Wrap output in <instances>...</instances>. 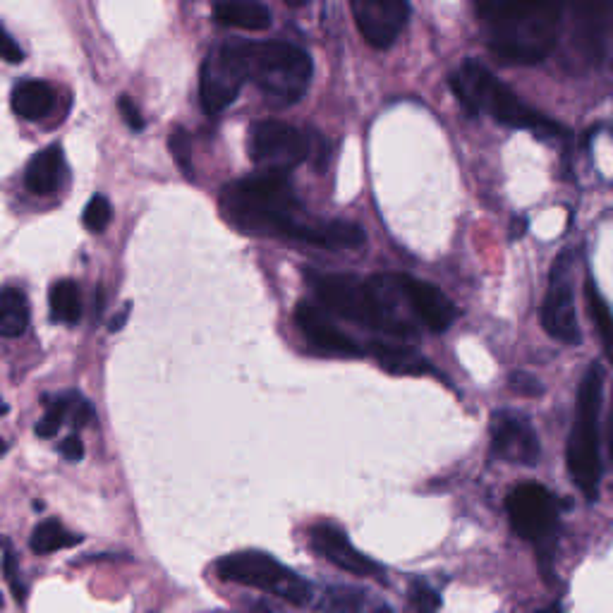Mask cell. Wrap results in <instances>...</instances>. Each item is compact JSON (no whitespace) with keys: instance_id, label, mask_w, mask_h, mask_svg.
Wrapping results in <instances>:
<instances>
[{"instance_id":"obj_24","label":"cell","mask_w":613,"mask_h":613,"mask_svg":"<svg viewBox=\"0 0 613 613\" xmlns=\"http://www.w3.org/2000/svg\"><path fill=\"white\" fill-rule=\"evenodd\" d=\"M48 307H51V319L56 324L72 326L82 319V293L80 285L70 278L51 285L48 293Z\"/></svg>"},{"instance_id":"obj_35","label":"cell","mask_w":613,"mask_h":613,"mask_svg":"<svg viewBox=\"0 0 613 613\" xmlns=\"http://www.w3.org/2000/svg\"><path fill=\"white\" fill-rule=\"evenodd\" d=\"M60 455H63L65 460H70V463H77V460L84 458V443L77 434H70L68 439H63L60 443Z\"/></svg>"},{"instance_id":"obj_2","label":"cell","mask_w":613,"mask_h":613,"mask_svg":"<svg viewBox=\"0 0 613 613\" xmlns=\"http://www.w3.org/2000/svg\"><path fill=\"white\" fill-rule=\"evenodd\" d=\"M221 206L228 221L245 233L305 240L309 223L300 221V202L288 175L259 173L233 182L223 190Z\"/></svg>"},{"instance_id":"obj_15","label":"cell","mask_w":613,"mask_h":613,"mask_svg":"<svg viewBox=\"0 0 613 613\" xmlns=\"http://www.w3.org/2000/svg\"><path fill=\"white\" fill-rule=\"evenodd\" d=\"M309 544H312L314 554L326 558L333 566L357 575V578H381V575H384L381 563H376L369 556H364L362 551H357L341 527L314 525L312 530H309Z\"/></svg>"},{"instance_id":"obj_41","label":"cell","mask_w":613,"mask_h":613,"mask_svg":"<svg viewBox=\"0 0 613 613\" xmlns=\"http://www.w3.org/2000/svg\"><path fill=\"white\" fill-rule=\"evenodd\" d=\"M611 434H609V451H611V460H613V408H611V424H609Z\"/></svg>"},{"instance_id":"obj_12","label":"cell","mask_w":613,"mask_h":613,"mask_svg":"<svg viewBox=\"0 0 613 613\" xmlns=\"http://www.w3.org/2000/svg\"><path fill=\"white\" fill-rule=\"evenodd\" d=\"M568 266L570 252L558 254L554 271H551V285L546 290L544 305H542V326L551 338L558 343L578 345L582 341L578 319H575V302L573 290L568 281Z\"/></svg>"},{"instance_id":"obj_19","label":"cell","mask_w":613,"mask_h":613,"mask_svg":"<svg viewBox=\"0 0 613 613\" xmlns=\"http://www.w3.org/2000/svg\"><path fill=\"white\" fill-rule=\"evenodd\" d=\"M10 106L22 120H44L56 108V91L46 82L24 80L12 89Z\"/></svg>"},{"instance_id":"obj_32","label":"cell","mask_w":613,"mask_h":613,"mask_svg":"<svg viewBox=\"0 0 613 613\" xmlns=\"http://www.w3.org/2000/svg\"><path fill=\"white\" fill-rule=\"evenodd\" d=\"M508 386H511L515 393H520V396H530V398H539L544 393L542 381H539L537 376L525 372H515L511 376V381H508Z\"/></svg>"},{"instance_id":"obj_31","label":"cell","mask_w":613,"mask_h":613,"mask_svg":"<svg viewBox=\"0 0 613 613\" xmlns=\"http://www.w3.org/2000/svg\"><path fill=\"white\" fill-rule=\"evenodd\" d=\"M68 420L75 429H82L94 422V408H91L89 400L82 398L77 391L68 393Z\"/></svg>"},{"instance_id":"obj_4","label":"cell","mask_w":613,"mask_h":613,"mask_svg":"<svg viewBox=\"0 0 613 613\" xmlns=\"http://www.w3.org/2000/svg\"><path fill=\"white\" fill-rule=\"evenodd\" d=\"M247 80L257 84L276 108L293 106L305 96L312 80V58L285 41H238Z\"/></svg>"},{"instance_id":"obj_22","label":"cell","mask_w":613,"mask_h":613,"mask_svg":"<svg viewBox=\"0 0 613 613\" xmlns=\"http://www.w3.org/2000/svg\"><path fill=\"white\" fill-rule=\"evenodd\" d=\"M305 242L326 250H355L364 245V230L348 221L317 223V226H307Z\"/></svg>"},{"instance_id":"obj_36","label":"cell","mask_w":613,"mask_h":613,"mask_svg":"<svg viewBox=\"0 0 613 613\" xmlns=\"http://www.w3.org/2000/svg\"><path fill=\"white\" fill-rule=\"evenodd\" d=\"M499 3H501V0H475V10H477L479 20L487 22L491 17V12L496 10V5H499Z\"/></svg>"},{"instance_id":"obj_27","label":"cell","mask_w":613,"mask_h":613,"mask_svg":"<svg viewBox=\"0 0 613 613\" xmlns=\"http://www.w3.org/2000/svg\"><path fill=\"white\" fill-rule=\"evenodd\" d=\"M65 420H68V393L46 398V415L36 422V436L53 439V436H58Z\"/></svg>"},{"instance_id":"obj_43","label":"cell","mask_w":613,"mask_h":613,"mask_svg":"<svg viewBox=\"0 0 613 613\" xmlns=\"http://www.w3.org/2000/svg\"><path fill=\"white\" fill-rule=\"evenodd\" d=\"M5 453V443H3V439H0V455Z\"/></svg>"},{"instance_id":"obj_40","label":"cell","mask_w":613,"mask_h":613,"mask_svg":"<svg viewBox=\"0 0 613 613\" xmlns=\"http://www.w3.org/2000/svg\"><path fill=\"white\" fill-rule=\"evenodd\" d=\"M537 613H566L561 609V606L558 604H554V606H546V609H542V611H537Z\"/></svg>"},{"instance_id":"obj_16","label":"cell","mask_w":613,"mask_h":613,"mask_svg":"<svg viewBox=\"0 0 613 613\" xmlns=\"http://www.w3.org/2000/svg\"><path fill=\"white\" fill-rule=\"evenodd\" d=\"M398 283L400 293L410 302V307L415 309V314L422 319V324L434 333H443L453 324L455 317H458V309H455L453 302L448 300L436 285L412 276H398Z\"/></svg>"},{"instance_id":"obj_37","label":"cell","mask_w":613,"mask_h":613,"mask_svg":"<svg viewBox=\"0 0 613 613\" xmlns=\"http://www.w3.org/2000/svg\"><path fill=\"white\" fill-rule=\"evenodd\" d=\"M127 314H130V305H125L123 309H120L118 317H115V319L111 321V326H108V329H111V331H120V329H123L125 321H127Z\"/></svg>"},{"instance_id":"obj_39","label":"cell","mask_w":613,"mask_h":613,"mask_svg":"<svg viewBox=\"0 0 613 613\" xmlns=\"http://www.w3.org/2000/svg\"><path fill=\"white\" fill-rule=\"evenodd\" d=\"M285 5H290V8H302V5H307L309 0H283Z\"/></svg>"},{"instance_id":"obj_10","label":"cell","mask_w":613,"mask_h":613,"mask_svg":"<svg viewBox=\"0 0 613 613\" xmlns=\"http://www.w3.org/2000/svg\"><path fill=\"white\" fill-rule=\"evenodd\" d=\"M563 17H568L570 46L582 63H602L611 32L609 0H563Z\"/></svg>"},{"instance_id":"obj_7","label":"cell","mask_w":613,"mask_h":613,"mask_svg":"<svg viewBox=\"0 0 613 613\" xmlns=\"http://www.w3.org/2000/svg\"><path fill=\"white\" fill-rule=\"evenodd\" d=\"M216 570L223 580L257 587V590L281 597L295 606H307L312 602V585L302 575H297L295 570L283 566L281 561H276L269 554H262V551L230 554L218 561Z\"/></svg>"},{"instance_id":"obj_11","label":"cell","mask_w":613,"mask_h":613,"mask_svg":"<svg viewBox=\"0 0 613 613\" xmlns=\"http://www.w3.org/2000/svg\"><path fill=\"white\" fill-rule=\"evenodd\" d=\"M513 530L523 539L542 544L551 539L558 523V501L544 484L525 482L511 491L506 501Z\"/></svg>"},{"instance_id":"obj_28","label":"cell","mask_w":613,"mask_h":613,"mask_svg":"<svg viewBox=\"0 0 613 613\" xmlns=\"http://www.w3.org/2000/svg\"><path fill=\"white\" fill-rule=\"evenodd\" d=\"M111 218H113L111 202H108L106 197H101V194H96V197L89 199L82 221L89 233H103V230L108 228V223H111Z\"/></svg>"},{"instance_id":"obj_18","label":"cell","mask_w":613,"mask_h":613,"mask_svg":"<svg viewBox=\"0 0 613 613\" xmlns=\"http://www.w3.org/2000/svg\"><path fill=\"white\" fill-rule=\"evenodd\" d=\"M65 180V154L58 144L46 147L44 151L32 156L24 171V185L32 194L48 197V194L58 192Z\"/></svg>"},{"instance_id":"obj_44","label":"cell","mask_w":613,"mask_h":613,"mask_svg":"<svg viewBox=\"0 0 613 613\" xmlns=\"http://www.w3.org/2000/svg\"><path fill=\"white\" fill-rule=\"evenodd\" d=\"M0 609H3V594H0Z\"/></svg>"},{"instance_id":"obj_25","label":"cell","mask_w":613,"mask_h":613,"mask_svg":"<svg viewBox=\"0 0 613 613\" xmlns=\"http://www.w3.org/2000/svg\"><path fill=\"white\" fill-rule=\"evenodd\" d=\"M585 297L594 321V329L599 333V343H602L604 348V355L609 357L613 364V309L609 307V302L604 300V295L599 293L597 283H594L592 278H587L585 283Z\"/></svg>"},{"instance_id":"obj_42","label":"cell","mask_w":613,"mask_h":613,"mask_svg":"<svg viewBox=\"0 0 613 613\" xmlns=\"http://www.w3.org/2000/svg\"><path fill=\"white\" fill-rule=\"evenodd\" d=\"M5 412H8V405H5L3 398H0V415H5Z\"/></svg>"},{"instance_id":"obj_14","label":"cell","mask_w":613,"mask_h":613,"mask_svg":"<svg viewBox=\"0 0 613 613\" xmlns=\"http://www.w3.org/2000/svg\"><path fill=\"white\" fill-rule=\"evenodd\" d=\"M350 8L364 41L374 48L396 44L410 20L408 0H350Z\"/></svg>"},{"instance_id":"obj_6","label":"cell","mask_w":613,"mask_h":613,"mask_svg":"<svg viewBox=\"0 0 613 613\" xmlns=\"http://www.w3.org/2000/svg\"><path fill=\"white\" fill-rule=\"evenodd\" d=\"M604 400V369L592 362L578 388L573 432L568 439V470L587 499H597L602 482V455H599V412Z\"/></svg>"},{"instance_id":"obj_34","label":"cell","mask_w":613,"mask_h":613,"mask_svg":"<svg viewBox=\"0 0 613 613\" xmlns=\"http://www.w3.org/2000/svg\"><path fill=\"white\" fill-rule=\"evenodd\" d=\"M0 58L8 60V63H22L24 60V53L22 48L15 44V39L5 32V27L0 24Z\"/></svg>"},{"instance_id":"obj_33","label":"cell","mask_w":613,"mask_h":613,"mask_svg":"<svg viewBox=\"0 0 613 613\" xmlns=\"http://www.w3.org/2000/svg\"><path fill=\"white\" fill-rule=\"evenodd\" d=\"M118 111L123 115V120L127 125H130V130H142L144 127V118L142 113H139V108L135 106V101L130 99V96H120L118 101Z\"/></svg>"},{"instance_id":"obj_26","label":"cell","mask_w":613,"mask_h":613,"mask_svg":"<svg viewBox=\"0 0 613 613\" xmlns=\"http://www.w3.org/2000/svg\"><path fill=\"white\" fill-rule=\"evenodd\" d=\"M80 542H82V537L70 534L60 520H44V523L36 525V530L32 532V539H29V546H32L34 554L46 556V554H53V551L70 549V546H77Z\"/></svg>"},{"instance_id":"obj_9","label":"cell","mask_w":613,"mask_h":613,"mask_svg":"<svg viewBox=\"0 0 613 613\" xmlns=\"http://www.w3.org/2000/svg\"><path fill=\"white\" fill-rule=\"evenodd\" d=\"M247 82V70L242 63L238 41H230L214 48L202 65L199 94L202 106L209 115H218L240 96L242 84Z\"/></svg>"},{"instance_id":"obj_38","label":"cell","mask_w":613,"mask_h":613,"mask_svg":"<svg viewBox=\"0 0 613 613\" xmlns=\"http://www.w3.org/2000/svg\"><path fill=\"white\" fill-rule=\"evenodd\" d=\"M527 230V218H515L511 226V240H518Z\"/></svg>"},{"instance_id":"obj_17","label":"cell","mask_w":613,"mask_h":613,"mask_svg":"<svg viewBox=\"0 0 613 613\" xmlns=\"http://www.w3.org/2000/svg\"><path fill=\"white\" fill-rule=\"evenodd\" d=\"M295 321L314 348L329 352V355L360 357V345L352 341L350 336H345L341 329H336L317 307L307 305V302L297 305Z\"/></svg>"},{"instance_id":"obj_29","label":"cell","mask_w":613,"mask_h":613,"mask_svg":"<svg viewBox=\"0 0 613 613\" xmlns=\"http://www.w3.org/2000/svg\"><path fill=\"white\" fill-rule=\"evenodd\" d=\"M0 544H3V573L5 580L10 582V590L12 597L17 599V602H24V597H27V590H24L22 578H20V561H17V554L12 551V544L8 539H0Z\"/></svg>"},{"instance_id":"obj_23","label":"cell","mask_w":613,"mask_h":613,"mask_svg":"<svg viewBox=\"0 0 613 613\" xmlns=\"http://www.w3.org/2000/svg\"><path fill=\"white\" fill-rule=\"evenodd\" d=\"M29 329L27 295L17 288H0V336L20 338Z\"/></svg>"},{"instance_id":"obj_1","label":"cell","mask_w":613,"mask_h":613,"mask_svg":"<svg viewBox=\"0 0 613 613\" xmlns=\"http://www.w3.org/2000/svg\"><path fill=\"white\" fill-rule=\"evenodd\" d=\"M489 46L503 63L537 65L554 51L563 27V0H501L491 17Z\"/></svg>"},{"instance_id":"obj_3","label":"cell","mask_w":613,"mask_h":613,"mask_svg":"<svg viewBox=\"0 0 613 613\" xmlns=\"http://www.w3.org/2000/svg\"><path fill=\"white\" fill-rule=\"evenodd\" d=\"M307 283L317 293L319 302L338 317L355 321L367 329L384 331L388 336L410 338L415 329L396 314V305L388 300L393 290V276H376L360 281L350 273H314L307 271Z\"/></svg>"},{"instance_id":"obj_30","label":"cell","mask_w":613,"mask_h":613,"mask_svg":"<svg viewBox=\"0 0 613 613\" xmlns=\"http://www.w3.org/2000/svg\"><path fill=\"white\" fill-rule=\"evenodd\" d=\"M410 604L417 613H436L441 609V597L432 587L424 585L422 580H417L415 585L410 587Z\"/></svg>"},{"instance_id":"obj_13","label":"cell","mask_w":613,"mask_h":613,"mask_svg":"<svg viewBox=\"0 0 613 613\" xmlns=\"http://www.w3.org/2000/svg\"><path fill=\"white\" fill-rule=\"evenodd\" d=\"M491 458L513 465H534L539 460V439L525 415L499 410L491 417Z\"/></svg>"},{"instance_id":"obj_21","label":"cell","mask_w":613,"mask_h":613,"mask_svg":"<svg viewBox=\"0 0 613 613\" xmlns=\"http://www.w3.org/2000/svg\"><path fill=\"white\" fill-rule=\"evenodd\" d=\"M214 17L226 27L245 32H264L271 27V12L259 0H223L216 5Z\"/></svg>"},{"instance_id":"obj_20","label":"cell","mask_w":613,"mask_h":613,"mask_svg":"<svg viewBox=\"0 0 613 613\" xmlns=\"http://www.w3.org/2000/svg\"><path fill=\"white\" fill-rule=\"evenodd\" d=\"M374 360L388 374L396 376H424L436 374V369L429 364L417 350L408 345H393V343H374L372 345Z\"/></svg>"},{"instance_id":"obj_5","label":"cell","mask_w":613,"mask_h":613,"mask_svg":"<svg viewBox=\"0 0 613 613\" xmlns=\"http://www.w3.org/2000/svg\"><path fill=\"white\" fill-rule=\"evenodd\" d=\"M448 84H451L453 94L458 96L460 106L470 118H477L479 113L487 111L501 125L515 127V130H539L546 132V135L561 132L556 123H551L542 113L527 108L506 84L496 80L484 65L475 63V60H467V63L460 65V70L453 72Z\"/></svg>"},{"instance_id":"obj_8","label":"cell","mask_w":613,"mask_h":613,"mask_svg":"<svg viewBox=\"0 0 613 613\" xmlns=\"http://www.w3.org/2000/svg\"><path fill=\"white\" fill-rule=\"evenodd\" d=\"M309 144L300 130L281 120H262L250 132V156L262 173L288 175L307 159Z\"/></svg>"}]
</instances>
